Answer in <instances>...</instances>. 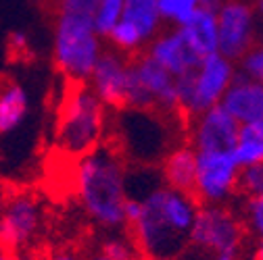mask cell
<instances>
[{"instance_id":"obj_1","label":"cell","mask_w":263,"mask_h":260,"mask_svg":"<svg viewBox=\"0 0 263 260\" xmlns=\"http://www.w3.org/2000/svg\"><path fill=\"white\" fill-rule=\"evenodd\" d=\"M76 196L86 214L103 229L125 231L123 206L127 200V171L119 146L103 142L78 160L73 171Z\"/></svg>"},{"instance_id":"obj_2","label":"cell","mask_w":263,"mask_h":260,"mask_svg":"<svg viewBox=\"0 0 263 260\" xmlns=\"http://www.w3.org/2000/svg\"><path fill=\"white\" fill-rule=\"evenodd\" d=\"M109 109L88 81L65 79L61 100L54 106L52 138L67 158H84L105 142Z\"/></svg>"},{"instance_id":"obj_3","label":"cell","mask_w":263,"mask_h":260,"mask_svg":"<svg viewBox=\"0 0 263 260\" xmlns=\"http://www.w3.org/2000/svg\"><path fill=\"white\" fill-rule=\"evenodd\" d=\"M54 11V48L57 71L69 81H90V75L103 54L101 34L94 15L57 7Z\"/></svg>"},{"instance_id":"obj_4","label":"cell","mask_w":263,"mask_h":260,"mask_svg":"<svg viewBox=\"0 0 263 260\" xmlns=\"http://www.w3.org/2000/svg\"><path fill=\"white\" fill-rule=\"evenodd\" d=\"M238 73V64L221 52H213L201 60L196 71L178 77V115L184 127L196 117L221 104L228 88Z\"/></svg>"},{"instance_id":"obj_5","label":"cell","mask_w":263,"mask_h":260,"mask_svg":"<svg viewBox=\"0 0 263 260\" xmlns=\"http://www.w3.org/2000/svg\"><path fill=\"white\" fill-rule=\"evenodd\" d=\"M247 225L228 204H201L196 212L190 246L211 256L219 252H240Z\"/></svg>"},{"instance_id":"obj_6","label":"cell","mask_w":263,"mask_h":260,"mask_svg":"<svg viewBox=\"0 0 263 260\" xmlns=\"http://www.w3.org/2000/svg\"><path fill=\"white\" fill-rule=\"evenodd\" d=\"M196 185L192 196L199 204H230L238 196L240 185V162L234 150L196 152Z\"/></svg>"},{"instance_id":"obj_7","label":"cell","mask_w":263,"mask_h":260,"mask_svg":"<svg viewBox=\"0 0 263 260\" xmlns=\"http://www.w3.org/2000/svg\"><path fill=\"white\" fill-rule=\"evenodd\" d=\"M42 206L31 191L13 189L11 198L0 212V250L23 254L40 233Z\"/></svg>"},{"instance_id":"obj_8","label":"cell","mask_w":263,"mask_h":260,"mask_svg":"<svg viewBox=\"0 0 263 260\" xmlns=\"http://www.w3.org/2000/svg\"><path fill=\"white\" fill-rule=\"evenodd\" d=\"M259 11L251 0H223L217 9L219 52L238 62L255 44H259Z\"/></svg>"},{"instance_id":"obj_9","label":"cell","mask_w":263,"mask_h":260,"mask_svg":"<svg viewBox=\"0 0 263 260\" xmlns=\"http://www.w3.org/2000/svg\"><path fill=\"white\" fill-rule=\"evenodd\" d=\"M240 123L221 104L196 115L186 125V140L196 152L234 150L240 138Z\"/></svg>"},{"instance_id":"obj_10","label":"cell","mask_w":263,"mask_h":260,"mask_svg":"<svg viewBox=\"0 0 263 260\" xmlns=\"http://www.w3.org/2000/svg\"><path fill=\"white\" fill-rule=\"evenodd\" d=\"M127 77L129 56L109 46L98 58L88 83L109 111L121 113L127 111Z\"/></svg>"},{"instance_id":"obj_11","label":"cell","mask_w":263,"mask_h":260,"mask_svg":"<svg viewBox=\"0 0 263 260\" xmlns=\"http://www.w3.org/2000/svg\"><path fill=\"white\" fill-rule=\"evenodd\" d=\"M129 60H132V67H134L136 75L140 77L142 85L151 94L155 109L180 119V115H178V79L167 69H163L153 56H148L146 50L136 56H129Z\"/></svg>"},{"instance_id":"obj_12","label":"cell","mask_w":263,"mask_h":260,"mask_svg":"<svg viewBox=\"0 0 263 260\" xmlns=\"http://www.w3.org/2000/svg\"><path fill=\"white\" fill-rule=\"evenodd\" d=\"M146 54L153 56L163 69H167L176 79L184 77L201 64L203 56L196 54V50L186 42L182 31L178 27L163 29L161 34L146 46Z\"/></svg>"},{"instance_id":"obj_13","label":"cell","mask_w":263,"mask_h":260,"mask_svg":"<svg viewBox=\"0 0 263 260\" xmlns=\"http://www.w3.org/2000/svg\"><path fill=\"white\" fill-rule=\"evenodd\" d=\"M221 106L240 125L257 123L263 119V81L236 73L232 85L228 88Z\"/></svg>"},{"instance_id":"obj_14","label":"cell","mask_w":263,"mask_h":260,"mask_svg":"<svg viewBox=\"0 0 263 260\" xmlns=\"http://www.w3.org/2000/svg\"><path fill=\"white\" fill-rule=\"evenodd\" d=\"M196 167H199V158L194 146L190 142H182L163 156L159 171L165 185L192 193L196 185Z\"/></svg>"},{"instance_id":"obj_15","label":"cell","mask_w":263,"mask_h":260,"mask_svg":"<svg viewBox=\"0 0 263 260\" xmlns=\"http://www.w3.org/2000/svg\"><path fill=\"white\" fill-rule=\"evenodd\" d=\"M186 42L196 50L199 56H209L219 52V25H217V11L201 7L184 25L178 27Z\"/></svg>"},{"instance_id":"obj_16","label":"cell","mask_w":263,"mask_h":260,"mask_svg":"<svg viewBox=\"0 0 263 260\" xmlns=\"http://www.w3.org/2000/svg\"><path fill=\"white\" fill-rule=\"evenodd\" d=\"M27 106L25 90L11 79H0V134L17 129L27 115Z\"/></svg>"},{"instance_id":"obj_17","label":"cell","mask_w":263,"mask_h":260,"mask_svg":"<svg viewBox=\"0 0 263 260\" xmlns=\"http://www.w3.org/2000/svg\"><path fill=\"white\" fill-rule=\"evenodd\" d=\"M121 19L136 25L148 44L161 34L163 23H165L161 17L157 0H125V9H123Z\"/></svg>"},{"instance_id":"obj_18","label":"cell","mask_w":263,"mask_h":260,"mask_svg":"<svg viewBox=\"0 0 263 260\" xmlns=\"http://www.w3.org/2000/svg\"><path fill=\"white\" fill-rule=\"evenodd\" d=\"M234 154L240 162V167L263 162V119L240 127V138L236 142Z\"/></svg>"},{"instance_id":"obj_19","label":"cell","mask_w":263,"mask_h":260,"mask_svg":"<svg viewBox=\"0 0 263 260\" xmlns=\"http://www.w3.org/2000/svg\"><path fill=\"white\" fill-rule=\"evenodd\" d=\"M105 40L109 42L111 48H115V50H119L127 56H136V54L144 52L146 46H148L146 38L140 34V29L136 25H132L129 21H125V19H121L111 29V34Z\"/></svg>"},{"instance_id":"obj_20","label":"cell","mask_w":263,"mask_h":260,"mask_svg":"<svg viewBox=\"0 0 263 260\" xmlns=\"http://www.w3.org/2000/svg\"><path fill=\"white\" fill-rule=\"evenodd\" d=\"M159 11L165 23L172 27L184 25L196 11L201 9V0H157Z\"/></svg>"},{"instance_id":"obj_21","label":"cell","mask_w":263,"mask_h":260,"mask_svg":"<svg viewBox=\"0 0 263 260\" xmlns=\"http://www.w3.org/2000/svg\"><path fill=\"white\" fill-rule=\"evenodd\" d=\"M123 9H125V0H98L94 23L103 38H107L111 34V29L121 21Z\"/></svg>"},{"instance_id":"obj_22","label":"cell","mask_w":263,"mask_h":260,"mask_svg":"<svg viewBox=\"0 0 263 260\" xmlns=\"http://www.w3.org/2000/svg\"><path fill=\"white\" fill-rule=\"evenodd\" d=\"M242 221L249 233H253L255 237H263V193L261 196L245 198Z\"/></svg>"},{"instance_id":"obj_23","label":"cell","mask_w":263,"mask_h":260,"mask_svg":"<svg viewBox=\"0 0 263 260\" xmlns=\"http://www.w3.org/2000/svg\"><path fill=\"white\" fill-rule=\"evenodd\" d=\"M238 191H240V196H245V198L261 196V193H263V162H259V165L242 167Z\"/></svg>"},{"instance_id":"obj_24","label":"cell","mask_w":263,"mask_h":260,"mask_svg":"<svg viewBox=\"0 0 263 260\" xmlns=\"http://www.w3.org/2000/svg\"><path fill=\"white\" fill-rule=\"evenodd\" d=\"M236 64H238L240 73L255 77V79H261L263 77V42L255 44Z\"/></svg>"},{"instance_id":"obj_25","label":"cell","mask_w":263,"mask_h":260,"mask_svg":"<svg viewBox=\"0 0 263 260\" xmlns=\"http://www.w3.org/2000/svg\"><path fill=\"white\" fill-rule=\"evenodd\" d=\"M9 48H13L11 50V54L13 56H23V54H27V38L23 36V34H13L11 36V40H9Z\"/></svg>"},{"instance_id":"obj_26","label":"cell","mask_w":263,"mask_h":260,"mask_svg":"<svg viewBox=\"0 0 263 260\" xmlns=\"http://www.w3.org/2000/svg\"><path fill=\"white\" fill-rule=\"evenodd\" d=\"M44 260H78V256L69 250H52L44 256Z\"/></svg>"},{"instance_id":"obj_27","label":"cell","mask_w":263,"mask_h":260,"mask_svg":"<svg viewBox=\"0 0 263 260\" xmlns=\"http://www.w3.org/2000/svg\"><path fill=\"white\" fill-rule=\"evenodd\" d=\"M11 193H13V189L7 185V181L3 177H0V212L5 210V206H7L9 198H11Z\"/></svg>"},{"instance_id":"obj_28","label":"cell","mask_w":263,"mask_h":260,"mask_svg":"<svg viewBox=\"0 0 263 260\" xmlns=\"http://www.w3.org/2000/svg\"><path fill=\"white\" fill-rule=\"evenodd\" d=\"M0 260H44V256H27V254H11L0 250Z\"/></svg>"},{"instance_id":"obj_29","label":"cell","mask_w":263,"mask_h":260,"mask_svg":"<svg viewBox=\"0 0 263 260\" xmlns=\"http://www.w3.org/2000/svg\"><path fill=\"white\" fill-rule=\"evenodd\" d=\"M240 252H219L215 256H211V260H238Z\"/></svg>"},{"instance_id":"obj_30","label":"cell","mask_w":263,"mask_h":260,"mask_svg":"<svg viewBox=\"0 0 263 260\" xmlns=\"http://www.w3.org/2000/svg\"><path fill=\"white\" fill-rule=\"evenodd\" d=\"M253 260H263V237H257V244L253 250Z\"/></svg>"},{"instance_id":"obj_31","label":"cell","mask_w":263,"mask_h":260,"mask_svg":"<svg viewBox=\"0 0 263 260\" xmlns=\"http://www.w3.org/2000/svg\"><path fill=\"white\" fill-rule=\"evenodd\" d=\"M221 5H223V0H201V7H205V9H213V11H217Z\"/></svg>"},{"instance_id":"obj_32","label":"cell","mask_w":263,"mask_h":260,"mask_svg":"<svg viewBox=\"0 0 263 260\" xmlns=\"http://www.w3.org/2000/svg\"><path fill=\"white\" fill-rule=\"evenodd\" d=\"M257 11H259V17L263 21V0H257Z\"/></svg>"},{"instance_id":"obj_33","label":"cell","mask_w":263,"mask_h":260,"mask_svg":"<svg viewBox=\"0 0 263 260\" xmlns=\"http://www.w3.org/2000/svg\"><path fill=\"white\" fill-rule=\"evenodd\" d=\"M46 3H48V5H52V7H54V5H57V3H59V0H46Z\"/></svg>"},{"instance_id":"obj_34","label":"cell","mask_w":263,"mask_h":260,"mask_svg":"<svg viewBox=\"0 0 263 260\" xmlns=\"http://www.w3.org/2000/svg\"><path fill=\"white\" fill-rule=\"evenodd\" d=\"M140 260H153V258H140Z\"/></svg>"},{"instance_id":"obj_35","label":"cell","mask_w":263,"mask_h":260,"mask_svg":"<svg viewBox=\"0 0 263 260\" xmlns=\"http://www.w3.org/2000/svg\"><path fill=\"white\" fill-rule=\"evenodd\" d=\"M261 42H263V34H261Z\"/></svg>"},{"instance_id":"obj_36","label":"cell","mask_w":263,"mask_h":260,"mask_svg":"<svg viewBox=\"0 0 263 260\" xmlns=\"http://www.w3.org/2000/svg\"><path fill=\"white\" fill-rule=\"evenodd\" d=\"M261 81H263V77H261Z\"/></svg>"}]
</instances>
